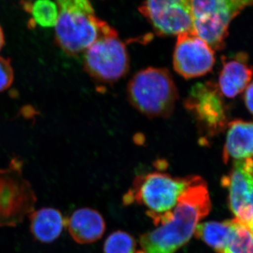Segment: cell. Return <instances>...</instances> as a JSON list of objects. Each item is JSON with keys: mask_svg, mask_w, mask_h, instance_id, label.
I'll return each instance as SVG.
<instances>
[{"mask_svg": "<svg viewBox=\"0 0 253 253\" xmlns=\"http://www.w3.org/2000/svg\"><path fill=\"white\" fill-rule=\"evenodd\" d=\"M23 9L31 15L34 24L42 28L56 26L59 18V9L53 0H26L23 3Z\"/></svg>", "mask_w": 253, "mask_h": 253, "instance_id": "cell-17", "label": "cell"}, {"mask_svg": "<svg viewBox=\"0 0 253 253\" xmlns=\"http://www.w3.org/2000/svg\"><path fill=\"white\" fill-rule=\"evenodd\" d=\"M139 11L161 36L194 32L190 0H146Z\"/></svg>", "mask_w": 253, "mask_h": 253, "instance_id": "cell-9", "label": "cell"}, {"mask_svg": "<svg viewBox=\"0 0 253 253\" xmlns=\"http://www.w3.org/2000/svg\"><path fill=\"white\" fill-rule=\"evenodd\" d=\"M229 194V204L236 219L244 225L253 220V158L234 161L221 179Z\"/></svg>", "mask_w": 253, "mask_h": 253, "instance_id": "cell-11", "label": "cell"}, {"mask_svg": "<svg viewBox=\"0 0 253 253\" xmlns=\"http://www.w3.org/2000/svg\"><path fill=\"white\" fill-rule=\"evenodd\" d=\"M54 1L59 9L55 40L69 56L84 53L98 39L114 30L96 16L89 0Z\"/></svg>", "mask_w": 253, "mask_h": 253, "instance_id": "cell-2", "label": "cell"}, {"mask_svg": "<svg viewBox=\"0 0 253 253\" xmlns=\"http://www.w3.org/2000/svg\"><path fill=\"white\" fill-rule=\"evenodd\" d=\"M23 163L14 158L0 169V227L17 226L34 211V190L22 173Z\"/></svg>", "mask_w": 253, "mask_h": 253, "instance_id": "cell-6", "label": "cell"}, {"mask_svg": "<svg viewBox=\"0 0 253 253\" xmlns=\"http://www.w3.org/2000/svg\"><path fill=\"white\" fill-rule=\"evenodd\" d=\"M246 226L249 228V230L251 231V234L253 236V220L251 221Z\"/></svg>", "mask_w": 253, "mask_h": 253, "instance_id": "cell-22", "label": "cell"}, {"mask_svg": "<svg viewBox=\"0 0 253 253\" xmlns=\"http://www.w3.org/2000/svg\"><path fill=\"white\" fill-rule=\"evenodd\" d=\"M136 244L132 236L126 231L112 233L104 243V253H136Z\"/></svg>", "mask_w": 253, "mask_h": 253, "instance_id": "cell-18", "label": "cell"}, {"mask_svg": "<svg viewBox=\"0 0 253 253\" xmlns=\"http://www.w3.org/2000/svg\"><path fill=\"white\" fill-rule=\"evenodd\" d=\"M14 79V69L9 59L0 56V92L9 89Z\"/></svg>", "mask_w": 253, "mask_h": 253, "instance_id": "cell-19", "label": "cell"}, {"mask_svg": "<svg viewBox=\"0 0 253 253\" xmlns=\"http://www.w3.org/2000/svg\"><path fill=\"white\" fill-rule=\"evenodd\" d=\"M4 45V36L2 28L0 26V51Z\"/></svg>", "mask_w": 253, "mask_h": 253, "instance_id": "cell-21", "label": "cell"}, {"mask_svg": "<svg viewBox=\"0 0 253 253\" xmlns=\"http://www.w3.org/2000/svg\"><path fill=\"white\" fill-rule=\"evenodd\" d=\"M194 33L214 51L222 49L232 20L253 0H190Z\"/></svg>", "mask_w": 253, "mask_h": 253, "instance_id": "cell-5", "label": "cell"}, {"mask_svg": "<svg viewBox=\"0 0 253 253\" xmlns=\"http://www.w3.org/2000/svg\"><path fill=\"white\" fill-rule=\"evenodd\" d=\"M219 78V89L228 98L241 94L249 86L253 76V66L244 52L237 53L230 59L224 58Z\"/></svg>", "mask_w": 253, "mask_h": 253, "instance_id": "cell-12", "label": "cell"}, {"mask_svg": "<svg viewBox=\"0 0 253 253\" xmlns=\"http://www.w3.org/2000/svg\"><path fill=\"white\" fill-rule=\"evenodd\" d=\"M30 229L37 241L44 244L54 242L66 226L62 213L52 208H43L29 214Z\"/></svg>", "mask_w": 253, "mask_h": 253, "instance_id": "cell-15", "label": "cell"}, {"mask_svg": "<svg viewBox=\"0 0 253 253\" xmlns=\"http://www.w3.org/2000/svg\"><path fill=\"white\" fill-rule=\"evenodd\" d=\"M190 177H174L159 172L137 176L125 194L123 202L144 206L154 224L161 225L172 219L178 199L189 185Z\"/></svg>", "mask_w": 253, "mask_h": 253, "instance_id": "cell-3", "label": "cell"}, {"mask_svg": "<svg viewBox=\"0 0 253 253\" xmlns=\"http://www.w3.org/2000/svg\"><path fill=\"white\" fill-rule=\"evenodd\" d=\"M214 63V50L194 32L178 36L173 66L181 77L191 79L204 76L212 71Z\"/></svg>", "mask_w": 253, "mask_h": 253, "instance_id": "cell-10", "label": "cell"}, {"mask_svg": "<svg viewBox=\"0 0 253 253\" xmlns=\"http://www.w3.org/2000/svg\"><path fill=\"white\" fill-rule=\"evenodd\" d=\"M219 87L211 82L195 84L184 101L203 137L220 132L226 123L225 104Z\"/></svg>", "mask_w": 253, "mask_h": 253, "instance_id": "cell-8", "label": "cell"}, {"mask_svg": "<svg viewBox=\"0 0 253 253\" xmlns=\"http://www.w3.org/2000/svg\"><path fill=\"white\" fill-rule=\"evenodd\" d=\"M83 64L86 73L101 84H113L126 76L129 56L116 30L100 38L84 51Z\"/></svg>", "mask_w": 253, "mask_h": 253, "instance_id": "cell-7", "label": "cell"}, {"mask_svg": "<svg viewBox=\"0 0 253 253\" xmlns=\"http://www.w3.org/2000/svg\"><path fill=\"white\" fill-rule=\"evenodd\" d=\"M244 99L248 109L253 115V83L249 84L246 88Z\"/></svg>", "mask_w": 253, "mask_h": 253, "instance_id": "cell-20", "label": "cell"}, {"mask_svg": "<svg viewBox=\"0 0 253 253\" xmlns=\"http://www.w3.org/2000/svg\"><path fill=\"white\" fill-rule=\"evenodd\" d=\"M207 183L191 175L189 185L178 199L172 219L140 237L143 253H175L191 239L200 221L211 212Z\"/></svg>", "mask_w": 253, "mask_h": 253, "instance_id": "cell-1", "label": "cell"}, {"mask_svg": "<svg viewBox=\"0 0 253 253\" xmlns=\"http://www.w3.org/2000/svg\"><path fill=\"white\" fill-rule=\"evenodd\" d=\"M70 235L79 244H89L101 239L106 231L101 214L91 208H81L66 219Z\"/></svg>", "mask_w": 253, "mask_h": 253, "instance_id": "cell-13", "label": "cell"}, {"mask_svg": "<svg viewBox=\"0 0 253 253\" xmlns=\"http://www.w3.org/2000/svg\"><path fill=\"white\" fill-rule=\"evenodd\" d=\"M126 96L131 106L144 116L167 118L174 111L178 91L168 69L148 68L131 78Z\"/></svg>", "mask_w": 253, "mask_h": 253, "instance_id": "cell-4", "label": "cell"}, {"mask_svg": "<svg viewBox=\"0 0 253 253\" xmlns=\"http://www.w3.org/2000/svg\"><path fill=\"white\" fill-rule=\"evenodd\" d=\"M253 158V123L234 121L229 125L223 160L227 163Z\"/></svg>", "mask_w": 253, "mask_h": 253, "instance_id": "cell-14", "label": "cell"}, {"mask_svg": "<svg viewBox=\"0 0 253 253\" xmlns=\"http://www.w3.org/2000/svg\"><path fill=\"white\" fill-rule=\"evenodd\" d=\"M234 224V219L224 221L199 223L194 235L206 243L217 253L226 249Z\"/></svg>", "mask_w": 253, "mask_h": 253, "instance_id": "cell-16", "label": "cell"}]
</instances>
